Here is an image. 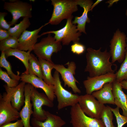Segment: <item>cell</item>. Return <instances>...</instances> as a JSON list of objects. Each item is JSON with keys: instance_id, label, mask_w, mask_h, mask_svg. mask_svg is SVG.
<instances>
[{"instance_id": "13", "label": "cell", "mask_w": 127, "mask_h": 127, "mask_svg": "<svg viewBox=\"0 0 127 127\" xmlns=\"http://www.w3.org/2000/svg\"><path fill=\"white\" fill-rule=\"evenodd\" d=\"M115 80V73H109L93 77L87 76L83 83L86 94H91L101 89L106 83H113Z\"/></svg>"}, {"instance_id": "10", "label": "cell", "mask_w": 127, "mask_h": 127, "mask_svg": "<svg viewBox=\"0 0 127 127\" xmlns=\"http://www.w3.org/2000/svg\"><path fill=\"white\" fill-rule=\"evenodd\" d=\"M80 97L78 103L82 111L90 117L101 119L104 105L96 100L91 94L80 95Z\"/></svg>"}, {"instance_id": "33", "label": "cell", "mask_w": 127, "mask_h": 127, "mask_svg": "<svg viewBox=\"0 0 127 127\" xmlns=\"http://www.w3.org/2000/svg\"><path fill=\"white\" fill-rule=\"evenodd\" d=\"M7 14L6 12H0V28L8 30L11 25L7 23L5 19V17Z\"/></svg>"}, {"instance_id": "20", "label": "cell", "mask_w": 127, "mask_h": 127, "mask_svg": "<svg viewBox=\"0 0 127 127\" xmlns=\"http://www.w3.org/2000/svg\"><path fill=\"white\" fill-rule=\"evenodd\" d=\"M47 117L44 121L38 120L34 118L31 119V123L33 127H62L66 124L65 122L60 117L45 111Z\"/></svg>"}, {"instance_id": "14", "label": "cell", "mask_w": 127, "mask_h": 127, "mask_svg": "<svg viewBox=\"0 0 127 127\" xmlns=\"http://www.w3.org/2000/svg\"><path fill=\"white\" fill-rule=\"evenodd\" d=\"M20 76L21 81L29 83L36 88L42 89L48 98L53 102L56 97L54 93V85H48L43 79L34 75L27 74L23 73Z\"/></svg>"}, {"instance_id": "39", "label": "cell", "mask_w": 127, "mask_h": 127, "mask_svg": "<svg viewBox=\"0 0 127 127\" xmlns=\"http://www.w3.org/2000/svg\"><path fill=\"white\" fill-rule=\"evenodd\" d=\"M125 15L127 17V8L126 10V11L125 12Z\"/></svg>"}, {"instance_id": "15", "label": "cell", "mask_w": 127, "mask_h": 127, "mask_svg": "<svg viewBox=\"0 0 127 127\" xmlns=\"http://www.w3.org/2000/svg\"><path fill=\"white\" fill-rule=\"evenodd\" d=\"M48 24L47 23L33 31H25L18 38L19 44L17 49L24 51H32L38 38L41 36L38 35L39 32L44 27Z\"/></svg>"}, {"instance_id": "8", "label": "cell", "mask_w": 127, "mask_h": 127, "mask_svg": "<svg viewBox=\"0 0 127 127\" xmlns=\"http://www.w3.org/2000/svg\"><path fill=\"white\" fill-rule=\"evenodd\" d=\"M3 7L12 15V20L8 22L11 26L16 24L21 17H32L31 5L28 3L20 0H10L9 2H5Z\"/></svg>"}, {"instance_id": "1", "label": "cell", "mask_w": 127, "mask_h": 127, "mask_svg": "<svg viewBox=\"0 0 127 127\" xmlns=\"http://www.w3.org/2000/svg\"><path fill=\"white\" fill-rule=\"evenodd\" d=\"M101 48L96 50L92 48L87 49L86 55L87 65L84 71L89 73L93 77L107 73H114L112 67L113 63L110 61L111 55L107 49L101 52Z\"/></svg>"}, {"instance_id": "12", "label": "cell", "mask_w": 127, "mask_h": 127, "mask_svg": "<svg viewBox=\"0 0 127 127\" xmlns=\"http://www.w3.org/2000/svg\"><path fill=\"white\" fill-rule=\"evenodd\" d=\"M67 68L62 64H55L54 68L60 74L64 82V86H67L71 87L73 92L75 94L80 93L81 91L77 87L76 83L79 82L75 79L74 75L76 67L75 64L73 61L68 62L66 64Z\"/></svg>"}, {"instance_id": "37", "label": "cell", "mask_w": 127, "mask_h": 127, "mask_svg": "<svg viewBox=\"0 0 127 127\" xmlns=\"http://www.w3.org/2000/svg\"><path fill=\"white\" fill-rule=\"evenodd\" d=\"M119 1L118 0H110L107 1L106 2V3H108L109 5L108 6V7H111L113 4L115 3H117Z\"/></svg>"}, {"instance_id": "5", "label": "cell", "mask_w": 127, "mask_h": 127, "mask_svg": "<svg viewBox=\"0 0 127 127\" xmlns=\"http://www.w3.org/2000/svg\"><path fill=\"white\" fill-rule=\"evenodd\" d=\"M48 34L47 37L42 38L35 44L32 51L38 58L52 62V55L60 51L62 47L61 42L57 41L51 34Z\"/></svg>"}, {"instance_id": "28", "label": "cell", "mask_w": 127, "mask_h": 127, "mask_svg": "<svg viewBox=\"0 0 127 127\" xmlns=\"http://www.w3.org/2000/svg\"><path fill=\"white\" fill-rule=\"evenodd\" d=\"M113 115L109 106H105L102 112L101 119L105 127H115L113 122Z\"/></svg>"}, {"instance_id": "11", "label": "cell", "mask_w": 127, "mask_h": 127, "mask_svg": "<svg viewBox=\"0 0 127 127\" xmlns=\"http://www.w3.org/2000/svg\"><path fill=\"white\" fill-rule=\"evenodd\" d=\"M20 117L19 112L12 106L10 96L6 92L0 95V126Z\"/></svg>"}, {"instance_id": "19", "label": "cell", "mask_w": 127, "mask_h": 127, "mask_svg": "<svg viewBox=\"0 0 127 127\" xmlns=\"http://www.w3.org/2000/svg\"><path fill=\"white\" fill-rule=\"evenodd\" d=\"M122 89L120 82L115 80L112 83L115 104L122 109L123 115L127 117V94L124 92Z\"/></svg>"}, {"instance_id": "18", "label": "cell", "mask_w": 127, "mask_h": 127, "mask_svg": "<svg viewBox=\"0 0 127 127\" xmlns=\"http://www.w3.org/2000/svg\"><path fill=\"white\" fill-rule=\"evenodd\" d=\"M32 86L28 83L26 84L25 85V103L23 108L19 112L20 117L22 121L24 127H32L30 125V120L31 116L33 112L32 110L33 105L30 100Z\"/></svg>"}, {"instance_id": "16", "label": "cell", "mask_w": 127, "mask_h": 127, "mask_svg": "<svg viewBox=\"0 0 127 127\" xmlns=\"http://www.w3.org/2000/svg\"><path fill=\"white\" fill-rule=\"evenodd\" d=\"M26 83L22 81L16 86L10 87L5 84L3 86L6 92L10 96L11 104L18 111L24 104L25 101L24 87Z\"/></svg>"}, {"instance_id": "3", "label": "cell", "mask_w": 127, "mask_h": 127, "mask_svg": "<svg viewBox=\"0 0 127 127\" xmlns=\"http://www.w3.org/2000/svg\"><path fill=\"white\" fill-rule=\"evenodd\" d=\"M73 17L72 15L67 20L65 25L62 28L57 30L44 32L40 35L41 36L46 34L53 33L55 35L54 37L56 41L61 42L64 45H68L71 41L73 43L79 42V37L82 34L78 30L76 24L72 23Z\"/></svg>"}, {"instance_id": "34", "label": "cell", "mask_w": 127, "mask_h": 127, "mask_svg": "<svg viewBox=\"0 0 127 127\" xmlns=\"http://www.w3.org/2000/svg\"><path fill=\"white\" fill-rule=\"evenodd\" d=\"M24 125L22 121L21 120H18L15 122L13 123H9L4 124L0 127H23Z\"/></svg>"}, {"instance_id": "9", "label": "cell", "mask_w": 127, "mask_h": 127, "mask_svg": "<svg viewBox=\"0 0 127 127\" xmlns=\"http://www.w3.org/2000/svg\"><path fill=\"white\" fill-rule=\"evenodd\" d=\"M126 35L119 29L114 33L110 42V53L111 62L113 63L117 61L121 63L124 61L125 57L127 46Z\"/></svg>"}, {"instance_id": "31", "label": "cell", "mask_w": 127, "mask_h": 127, "mask_svg": "<svg viewBox=\"0 0 127 127\" xmlns=\"http://www.w3.org/2000/svg\"><path fill=\"white\" fill-rule=\"evenodd\" d=\"M109 107L116 118L117 127H123L127 123V117L120 114L119 112V108L118 107L113 108Z\"/></svg>"}, {"instance_id": "6", "label": "cell", "mask_w": 127, "mask_h": 127, "mask_svg": "<svg viewBox=\"0 0 127 127\" xmlns=\"http://www.w3.org/2000/svg\"><path fill=\"white\" fill-rule=\"evenodd\" d=\"M30 100L33 108L32 114L33 118L37 120L44 121L47 118L45 111L42 108L43 106L52 107L54 104L46 94L39 92L32 85Z\"/></svg>"}, {"instance_id": "35", "label": "cell", "mask_w": 127, "mask_h": 127, "mask_svg": "<svg viewBox=\"0 0 127 127\" xmlns=\"http://www.w3.org/2000/svg\"><path fill=\"white\" fill-rule=\"evenodd\" d=\"M10 36L8 30L0 28V41Z\"/></svg>"}, {"instance_id": "2", "label": "cell", "mask_w": 127, "mask_h": 127, "mask_svg": "<svg viewBox=\"0 0 127 127\" xmlns=\"http://www.w3.org/2000/svg\"><path fill=\"white\" fill-rule=\"evenodd\" d=\"M53 9L48 24L58 25L63 20H67L78 10L76 0H51Z\"/></svg>"}, {"instance_id": "30", "label": "cell", "mask_w": 127, "mask_h": 127, "mask_svg": "<svg viewBox=\"0 0 127 127\" xmlns=\"http://www.w3.org/2000/svg\"><path fill=\"white\" fill-rule=\"evenodd\" d=\"M0 79L6 83L8 86L10 87H16L19 83V81L12 78L7 72L0 68Z\"/></svg>"}, {"instance_id": "32", "label": "cell", "mask_w": 127, "mask_h": 127, "mask_svg": "<svg viewBox=\"0 0 127 127\" xmlns=\"http://www.w3.org/2000/svg\"><path fill=\"white\" fill-rule=\"evenodd\" d=\"M71 50L73 53L80 55L84 52L85 47L83 45L79 42L75 43L71 46Z\"/></svg>"}, {"instance_id": "24", "label": "cell", "mask_w": 127, "mask_h": 127, "mask_svg": "<svg viewBox=\"0 0 127 127\" xmlns=\"http://www.w3.org/2000/svg\"><path fill=\"white\" fill-rule=\"evenodd\" d=\"M31 24L29 18H23V20L19 24L11 27L8 30L11 36L18 38L22 33L28 28Z\"/></svg>"}, {"instance_id": "21", "label": "cell", "mask_w": 127, "mask_h": 127, "mask_svg": "<svg viewBox=\"0 0 127 127\" xmlns=\"http://www.w3.org/2000/svg\"><path fill=\"white\" fill-rule=\"evenodd\" d=\"M112 83H106L102 88L93 92L91 94L101 103L115 105L112 92Z\"/></svg>"}, {"instance_id": "23", "label": "cell", "mask_w": 127, "mask_h": 127, "mask_svg": "<svg viewBox=\"0 0 127 127\" xmlns=\"http://www.w3.org/2000/svg\"><path fill=\"white\" fill-rule=\"evenodd\" d=\"M31 51L26 52L17 49L10 48L4 52L6 58L10 56H14L21 61L24 64L26 70L23 73L28 74L29 57Z\"/></svg>"}, {"instance_id": "27", "label": "cell", "mask_w": 127, "mask_h": 127, "mask_svg": "<svg viewBox=\"0 0 127 127\" xmlns=\"http://www.w3.org/2000/svg\"><path fill=\"white\" fill-rule=\"evenodd\" d=\"M6 58L4 52H1L0 57V67L5 69L8 74L12 78L19 81L20 79V76L18 74L16 75L13 72L11 64Z\"/></svg>"}, {"instance_id": "22", "label": "cell", "mask_w": 127, "mask_h": 127, "mask_svg": "<svg viewBox=\"0 0 127 127\" xmlns=\"http://www.w3.org/2000/svg\"><path fill=\"white\" fill-rule=\"evenodd\" d=\"M38 59L41 67L43 80L48 85H54V79L52 75L51 71L54 68L55 64L52 62L42 58H38Z\"/></svg>"}, {"instance_id": "36", "label": "cell", "mask_w": 127, "mask_h": 127, "mask_svg": "<svg viewBox=\"0 0 127 127\" xmlns=\"http://www.w3.org/2000/svg\"><path fill=\"white\" fill-rule=\"evenodd\" d=\"M123 88L126 90L127 91V81L124 80L120 82Z\"/></svg>"}, {"instance_id": "38", "label": "cell", "mask_w": 127, "mask_h": 127, "mask_svg": "<svg viewBox=\"0 0 127 127\" xmlns=\"http://www.w3.org/2000/svg\"><path fill=\"white\" fill-rule=\"evenodd\" d=\"M103 0H97L94 3L92 4L91 6L90 11H92L93 8L95 6Z\"/></svg>"}, {"instance_id": "4", "label": "cell", "mask_w": 127, "mask_h": 127, "mask_svg": "<svg viewBox=\"0 0 127 127\" xmlns=\"http://www.w3.org/2000/svg\"><path fill=\"white\" fill-rule=\"evenodd\" d=\"M54 79V93L57 97L58 110L69 106L72 107L78 103L80 95L72 93L65 89L62 85L59 72L56 70L53 76Z\"/></svg>"}, {"instance_id": "25", "label": "cell", "mask_w": 127, "mask_h": 127, "mask_svg": "<svg viewBox=\"0 0 127 127\" xmlns=\"http://www.w3.org/2000/svg\"><path fill=\"white\" fill-rule=\"evenodd\" d=\"M28 74L35 75L43 79L40 62L38 59L32 53L30 54L29 57Z\"/></svg>"}, {"instance_id": "41", "label": "cell", "mask_w": 127, "mask_h": 127, "mask_svg": "<svg viewBox=\"0 0 127 127\" xmlns=\"http://www.w3.org/2000/svg\"></svg>"}, {"instance_id": "17", "label": "cell", "mask_w": 127, "mask_h": 127, "mask_svg": "<svg viewBox=\"0 0 127 127\" xmlns=\"http://www.w3.org/2000/svg\"><path fill=\"white\" fill-rule=\"evenodd\" d=\"M77 5L80 6L83 9L82 15L80 16H76L74 20L72 21L73 24H77V28L80 32L86 34L85 31V26L87 23H89L90 19L88 17V14L90 11L91 6L93 4V1L91 0H76Z\"/></svg>"}, {"instance_id": "7", "label": "cell", "mask_w": 127, "mask_h": 127, "mask_svg": "<svg viewBox=\"0 0 127 127\" xmlns=\"http://www.w3.org/2000/svg\"><path fill=\"white\" fill-rule=\"evenodd\" d=\"M70 123L73 127H105L101 119L90 117L82 110L77 103L71 107Z\"/></svg>"}, {"instance_id": "26", "label": "cell", "mask_w": 127, "mask_h": 127, "mask_svg": "<svg viewBox=\"0 0 127 127\" xmlns=\"http://www.w3.org/2000/svg\"><path fill=\"white\" fill-rule=\"evenodd\" d=\"M18 38L10 36L0 42V50L4 52L10 48L17 49L18 45Z\"/></svg>"}, {"instance_id": "40", "label": "cell", "mask_w": 127, "mask_h": 127, "mask_svg": "<svg viewBox=\"0 0 127 127\" xmlns=\"http://www.w3.org/2000/svg\"><path fill=\"white\" fill-rule=\"evenodd\" d=\"M126 42L127 44V46L126 48V50H127V37L126 38Z\"/></svg>"}, {"instance_id": "29", "label": "cell", "mask_w": 127, "mask_h": 127, "mask_svg": "<svg viewBox=\"0 0 127 127\" xmlns=\"http://www.w3.org/2000/svg\"><path fill=\"white\" fill-rule=\"evenodd\" d=\"M116 80L120 82L127 79V50H126L124 59L118 70L115 73Z\"/></svg>"}]
</instances>
